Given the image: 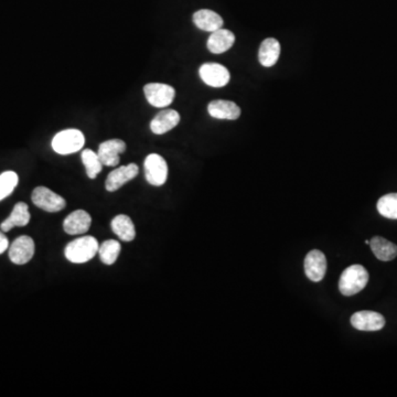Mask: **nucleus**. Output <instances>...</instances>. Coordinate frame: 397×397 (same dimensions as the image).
Returning <instances> with one entry per match:
<instances>
[{
  "mask_svg": "<svg viewBox=\"0 0 397 397\" xmlns=\"http://www.w3.org/2000/svg\"><path fill=\"white\" fill-rule=\"evenodd\" d=\"M121 251V243L115 240L105 241L99 245V258L103 264L113 265L119 258Z\"/></svg>",
  "mask_w": 397,
  "mask_h": 397,
  "instance_id": "22",
  "label": "nucleus"
},
{
  "mask_svg": "<svg viewBox=\"0 0 397 397\" xmlns=\"http://www.w3.org/2000/svg\"><path fill=\"white\" fill-rule=\"evenodd\" d=\"M139 173V166L136 164H130L127 166H121L117 169L113 170L108 176L105 188L108 192H115L121 187L135 179Z\"/></svg>",
  "mask_w": 397,
  "mask_h": 397,
  "instance_id": "11",
  "label": "nucleus"
},
{
  "mask_svg": "<svg viewBox=\"0 0 397 397\" xmlns=\"http://www.w3.org/2000/svg\"><path fill=\"white\" fill-rule=\"evenodd\" d=\"M145 96L154 108H167L175 99L176 90L164 83H149L145 85Z\"/></svg>",
  "mask_w": 397,
  "mask_h": 397,
  "instance_id": "6",
  "label": "nucleus"
},
{
  "mask_svg": "<svg viewBox=\"0 0 397 397\" xmlns=\"http://www.w3.org/2000/svg\"><path fill=\"white\" fill-rule=\"evenodd\" d=\"M327 258L322 251L313 250L306 255L304 263V273L311 282H322L327 273Z\"/></svg>",
  "mask_w": 397,
  "mask_h": 397,
  "instance_id": "8",
  "label": "nucleus"
},
{
  "mask_svg": "<svg viewBox=\"0 0 397 397\" xmlns=\"http://www.w3.org/2000/svg\"><path fill=\"white\" fill-rule=\"evenodd\" d=\"M365 244H368V245H370V241H369V240H366V241H365Z\"/></svg>",
  "mask_w": 397,
  "mask_h": 397,
  "instance_id": "27",
  "label": "nucleus"
},
{
  "mask_svg": "<svg viewBox=\"0 0 397 397\" xmlns=\"http://www.w3.org/2000/svg\"><path fill=\"white\" fill-rule=\"evenodd\" d=\"M280 56V43L275 38L265 39L258 50L259 63L265 68L276 64Z\"/></svg>",
  "mask_w": 397,
  "mask_h": 397,
  "instance_id": "17",
  "label": "nucleus"
},
{
  "mask_svg": "<svg viewBox=\"0 0 397 397\" xmlns=\"http://www.w3.org/2000/svg\"><path fill=\"white\" fill-rule=\"evenodd\" d=\"M145 177L152 186L160 187L168 179V165L158 154H150L145 159Z\"/></svg>",
  "mask_w": 397,
  "mask_h": 397,
  "instance_id": "4",
  "label": "nucleus"
},
{
  "mask_svg": "<svg viewBox=\"0 0 397 397\" xmlns=\"http://www.w3.org/2000/svg\"><path fill=\"white\" fill-rule=\"evenodd\" d=\"M82 163L86 169V175L90 179H95L103 168L99 155L93 150L85 149L82 152Z\"/></svg>",
  "mask_w": 397,
  "mask_h": 397,
  "instance_id": "24",
  "label": "nucleus"
},
{
  "mask_svg": "<svg viewBox=\"0 0 397 397\" xmlns=\"http://www.w3.org/2000/svg\"><path fill=\"white\" fill-rule=\"evenodd\" d=\"M32 199L34 206L50 213L62 211L67 206V202L61 195L45 187L36 188L32 192Z\"/></svg>",
  "mask_w": 397,
  "mask_h": 397,
  "instance_id": "5",
  "label": "nucleus"
},
{
  "mask_svg": "<svg viewBox=\"0 0 397 397\" xmlns=\"http://www.w3.org/2000/svg\"><path fill=\"white\" fill-rule=\"evenodd\" d=\"M112 230L123 242H132L135 240L136 230L130 217L119 215L112 220Z\"/></svg>",
  "mask_w": 397,
  "mask_h": 397,
  "instance_id": "21",
  "label": "nucleus"
},
{
  "mask_svg": "<svg viewBox=\"0 0 397 397\" xmlns=\"http://www.w3.org/2000/svg\"><path fill=\"white\" fill-rule=\"evenodd\" d=\"M30 212L29 208L25 202H19L14 206L12 213L3 221L0 226L1 231L9 232L16 226H25L30 222Z\"/></svg>",
  "mask_w": 397,
  "mask_h": 397,
  "instance_id": "19",
  "label": "nucleus"
},
{
  "mask_svg": "<svg viewBox=\"0 0 397 397\" xmlns=\"http://www.w3.org/2000/svg\"><path fill=\"white\" fill-rule=\"evenodd\" d=\"M199 74L203 82L211 88H223L231 80L230 71L219 63H204L201 65Z\"/></svg>",
  "mask_w": 397,
  "mask_h": 397,
  "instance_id": "7",
  "label": "nucleus"
},
{
  "mask_svg": "<svg viewBox=\"0 0 397 397\" xmlns=\"http://www.w3.org/2000/svg\"><path fill=\"white\" fill-rule=\"evenodd\" d=\"M34 251L36 246L34 240L30 237L23 235L14 240L9 248V258L14 264H27L34 257Z\"/></svg>",
  "mask_w": 397,
  "mask_h": 397,
  "instance_id": "9",
  "label": "nucleus"
},
{
  "mask_svg": "<svg viewBox=\"0 0 397 397\" xmlns=\"http://www.w3.org/2000/svg\"><path fill=\"white\" fill-rule=\"evenodd\" d=\"M378 213L391 220H397V193H389L378 201Z\"/></svg>",
  "mask_w": 397,
  "mask_h": 397,
  "instance_id": "23",
  "label": "nucleus"
},
{
  "mask_svg": "<svg viewBox=\"0 0 397 397\" xmlns=\"http://www.w3.org/2000/svg\"><path fill=\"white\" fill-rule=\"evenodd\" d=\"M18 182L19 178L14 171H5L0 175V201L12 195Z\"/></svg>",
  "mask_w": 397,
  "mask_h": 397,
  "instance_id": "25",
  "label": "nucleus"
},
{
  "mask_svg": "<svg viewBox=\"0 0 397 397\" xmlns=\"http://www.w3.org/2000/svg\"><path fill=\"white\" fill-rule=\"evenodd\" d=\"M8 248V239H7L6 235H5L3 232H0V254L5 253Z\"/></svg>",
  "mask_w": 397,
  "mask_h": 397,
  "instance_id": "26",
  "label": "nucleus"
},
{
  "mask_svg": "<svg viewBox=\"0 0 397 397\" xmlns=\"http://www.w3.org/2000/svg\"><path fill=\"white\" fill-rule=\"evenodd\" d=\"M180 123V114L175 110H161L152 119L150 130L156 135H164Z\"/></svg>",
  "mask_w": 397,
  "mask_h": 397,
  "instance_id": "15",
  "label": "nucleus"
},
{
  "mask_svg": "<svg viewBox=\"0 0 397 397\" xmlns=\"http://www.w3.org/2000/svg\"><path fill=\"white\" fill-rule=\"evenodd\" d=\"M92 217L84 210H76L65 217L63 222V230L70 235L84 234L90 230Z\"/></svg>",
  "mask_w": 397,
  "mask_h": 397,
  "instance_id": "13",
  "label": "nucleus"
},
{
  "mask_svg": "<svg viewBox=\"0 0 397 397\" xmlns=\"http://www.w3.org/2000/svg\"><path fill=\"white\" fill-rule=\"evenodd\" d=\"M99 242L93 237H82L69 243L64 250L68 261L74 264L88 262L99 253Z\"/></svg>",
  "mask_w": 397,
  "mask_h": 397,
  "instance_id": "2",
  "label": "nucleus"
},
{
  "mask_svg": "<svg viewBox=\"0 0 397 397\" xmlns=\"http://www.w3.org/2000/svg\"><path fill=\"white\" fill-rule=\"evenodd\" d=\"M352 327L360 331H378L385 326V318L375 311H358L351 317Z\"/></svg>",
  "mask_w": 397,
  "mask_h": 397,
  "instance_id": "10",
  "label": "nucleus"
},
{
  "mask_svg": "<svg viewBox=\"0 0 397 397\" xmlns=\"http://www.w3.org/2000/svg\"><path fill=\"white\" fill-rule=\"evenodd\" d=\"M84 135L79 130H65L58 132L52 139V148L59 155H71L82 149Z\"/></svg>",
  "mask_w": 397,
  "mask_h": 397,
  "instance_id": "3",
  "label": "nucleus"
},
{
  "mask_svg": "<svg viewBox=\"0 0 397 397\" xmlns=\"http://www.w3.org/2000/svg\"><path fill=\"white\" fill-rule=\"evenodd\" d=\"M235 43V36L233 32L226 29H219L217 32H211L208 37L206 47L208 51L213 54H222L233 47Z\"/></svg>",
  "mask_w": 397,
  "mask_h": 397,
  "instance_id": "16",
  "label": "nucleus"
},
{
  "mask_svg": "<svg viewBox=\"0 0 397 397\" xmlns=\"http://www.w3.org/2000/svg\"><path fill=\"white\" fill-rule=\"evenodd\" d=\"M126 150V144L121 139H110L99 145V155L103 166L116 167L119 164V155Z\"/></svg>",
  "mask_w": 397,
  "mask_h": 397,
  "instance_id": "12",
  "label": "nucleus"
},
{
  "mask_svg": "<svg viewBox=\"0 0 397 397\" xmlns=\"http://www.w3.org/2000/svg\"><path fill=\"white\" fill-rule=\"evenodd\" d=\"M193 23L203 32H215L222 28L223 19L213 10L201 9L193 14Z\"/></svg>",
  "mask_w": 397,
  "mask_h": 397,
  "instance_id": "18",
  "label": "nucleus"
},
{
  "mask_svg": "<svg viewBox=\"0 0 397 397\" xmlns=\"http://www.w3.org/2000/svg\"><path fill=\"white\" fill-rule=\"evenodd\" d=\"M370 275L361 265H352L346 268L339 279V290L344 296H354L365 288Z\"/></svg>",
  "mask_w": 397,
  "mask_h": 397,
  "instance_id": "1",
  "label": "nucleus"
},
{
  "mask_svg": "<svg viewBox=\"0 0 397 397\" xmlns=\"http://www.w3.org/2000/svg\"><path fill=\"white\" fill-rule=\"evenodd\" d=\"M208 112L211 117L217 119L235 121L241 116V108L234 101L215 99L208 105Z\"/></svg>",
  "mask_w": 397,
  "mask_h": 397,
  "instance_id": "14",
  "label": "nucleus"
},
{
  "mask_svg": "<svg viewBox=\"0 0 397 397\" xmlns=\"http://www.w3.org/2000/svg\"><path fill=\"white\" fill-rule=\"evenodd\" d=\"M370 246L376 258L382 262H391L397 257V245L382 237H374L370 241Z\"/></svg>",
  "mask_w": 397,
  "mask_h": 397,
  "instance_id": "20",
  "label": "nucleus"
}]
</instances>
